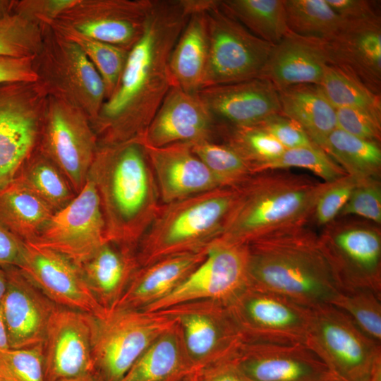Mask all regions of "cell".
I'll return each instance as SVG.
<instances>
[{
  "instance_id": "6da1fadb",
  "label": "cell",
  "mask_w": 381,
  "mask_h": 381,
  "mask_svg": "<svg viewBox=\"0 0 381 381\" xmlns=\"http://www.w3.org/2000/svg\"><path fill=\"white\" fill-rule=\"evenodd\" d=\"M202 0H152L144 32L128 51L119 83L92 126L99 144L143 137L170 88L171 52Z\"/></svg>"
},
{
  "instance_id": "7a4b0ae2",
  "label": "cell",
  "mask_w": 381,
  "mask_h": 381,
  "mask_svg": "<svg viewBox=\"0 0 381 381\" xmlns=\"http://www.w3.org/2000/svg\"><path fill=\"white\" fill-rule=\"evenodd\" d=\"M88 176L99 195L107 241L136 250L161 205L142 137L99 144Z\"/></svg>"
},
{
  "instance_id": "3957f363",
  "label": "cell",
  "mask_w": 381,
  "mask_h": 381,
  "mask_svg": "<svg viewBox=\"0 0 381 381\" xmlns=\"http://www.w3.org/2000/svg\"><path fill=\"white\" fill-rule=\"evenodd\" d=\"M249 286L315 308L341 291L319 236L304 226L275 231L247 244Z\"/></svg>"
},
{
  "instance_id": "277c9868",
  "label": "cell",
  "mask_w": 381,
  "mask_h": 381,
  "mask_svg": "<svg viewBox=\"0 0 381 381\" xmlns=\"http://www.w3.org/2000/svg\"><path fill=\"white\" fill-rule=\"evenodd\" d=\"M333 183L286 169L256 173L236 186L235 200L214 241L247 245L269 233L304 226L320 196Z\"/></svg>"
},
{
  "instance_id": "5b68a950",
  "label": "cell",
  "mask_w": 381,
  "mask_h": 381,
  "mask_svg": "<svg viewBox=\"0 0 381 381\" xmlns=\"http://www.w3.org/2000/svg\"><path fill=\"white\" fill-rule=\"evenodd\" d=\"M236 195V187H219L162 203L137 246L140 266L207 248L220 235Z\"/></svg>"
},
{
  "instance_id": "8992f818",
  "label": "cell",
  "mask_w": 381,
  "mask_h": 381,
  "mask_svg": "<svg viewBox=\"0 0 381 381\" xmlns=\"http://www.w3.org/2000/svg\"><path fill=\"white\" fill-rule=\"evenodd\" d=\"M42 42L33 57L36 83L47 97L78 109L95 121L105 100L99 73L82 49L48 24H41Z\"/></svg>"
},
{
  "instance_id": "52a82bcc",
  "label": "cell",
  "mask_w": 381,
  "mask_h": 381,
  "mask_svg": "<svg viewBox=\"0 0 381 381\" xmlns=\"http://www.w3.org/2000/svg\"><path fill=\"white\" fill-rule=\"evenodd\" d=\"M175 321L163 311L116 307L91 315L95 373L103 381H119L143 352Z\"/></svg>"
},
{
  "instance_id": "ba28073f",
  "label": "cell",
  "mask_w": 381,
  "mask_h": 381,
  "mask_svg": "<svg viewBox=\"0 0 381 381\" xmlns=\"http://www.w3.org/2000/svg\"><path fill=\"white\" fill-rule=\"evenodd\" d=\"M305 345L339 381H369L381 364V344L331 304L312 308Z\"/></svg>"
},
{
  "instance_id": "9c48e42d",
  "label": "cell",
  "mask_w": 381,
  "mask_h": 381,
  "mask_svg": "<svg viewBox=\"0 0 381 381\" xmlns=\"http://www.w3.org/2000/svg\"><path fill=\"white\" fill-rule=\"evenodd\" d=\"M366 219L337 217L319 236L341 291L369 289L381 295V231Z\"/></svg>"
},
{
  "instance_id": "30bf717a",
  "label": "cell",
  "mask_w": 381,
  "mask_h": 381,
  "mask_svg": "<svg viewBox=\"0 0 381 381\" xmlns=\"http://www.w3.org/2000/svg\"><path fill=\"white\" fill-rule=\"evenodd\" d=\"M205 15L209 49L202 89L258 78L274 45L250 32L219 0Z\"/></svg>"
},
{
  "instance_id": "8fae6325",
  "label": "cell",
  "mask_w": 381,
  "mask_h": 381,
  "mask_svg": "<svg viewBox=\"0 0 381 381\" xmlns=\"http://www.w3.org/2000/svg\"><path fill=\"white\" fill-rule=\"evenodd\" d=\"M99 142L86 115L47 97L38 149L63 173L75 194L85 185Z\"/></svg>"
},
{
  "instance_id": "7c38bea8",
  "label": "cell",
  "mask_w": 381,
  "mask_h": 381,
  "mask_svg": "<svg viewBox=\"0 0 381 381\" xmlns=\"http://www.w3.org/2000/svg\"><path fill=\"white\" fill-rule=\"evenodd\" d=\"M159 311L175 321L195 373L233 359L246 342L227 306L219 302L190 301Z\"/></svg>"
},
{
  "instance_id": "4fadbf2b",
  "label": "cell",
  "mask_w": 381,
  "mask_h": 381,
  "mask_svg": "<svg viewBox=\"0 0 381 381\" xmlns=\"http://www.w3.org/2000/svg\"><path fill=\"white\" fill-rule=\"evenodd\" d=\"M47 97L36 82L0 84V190L37 146Z\"/></svg>"
},
{
  "instance_id": "5bb4252c",
  "label": "cell",
  "mask_w": 381,
  "mask_h": 381,
  "mask_svg": "<svg viewBox=\"0 0 381 381\" xmlns=\"http://www.w3.org/2000/svg\"><path fill=\"white\" fill-rule=\"evenodd\" d=\"M227 308L246 341L305 344L311 308L250 286Z\"/></svg>"
},
{
  "instance_id": "9a60e30c",
  "label": "cell",
  "mask_w": 381,
  "mask_h": 381,
  "mask_svg": "<svg viewBox=\"0 0 381 381\" xmlns=\"http://www.w3.org/2000/svg\"><path fill=\"white\" fill-rule=\"evenodd\" d=\"M247 245L213 241L202 262L171 294L143 309L159 311L181 303L214 301L228 306L248 286Z\"/></svg>"
},
{
  "instance_id": "2e32d148",
  "label": "cell",
  "mask_w": 381,
  "mask_h": 381,
  "mask_svg": "<svg viewBox=\"0 0 381 381\" xmlns=\"http://www.w3.org/2000/svg\"><path fill=\"white\" fill-rule=\"evenodd\" d=\"M107 241L100 200L88 176L83 189L64 207L54 212L39 236L30 241L78 264Z\"/></svg>"
},
{
  "instance_id": "e0dca14e",
  "label": "cell",
  "mask_w": 381,
  "mask_h": 381,
  "mask_svg": "<svg viewBox=\"0 0 381 381\" xmlns=\"http://www.w3.org/2000/svg\"><path fill=\"white\" fill-rule=\"evenodd\" d=\"M152 4V0H77L56 20L129 51L144 32Z\"/></svg>"
},
{
  "instance_id": "ac0fdd59",
  "label": "cell",
  "mask_w": 381,
  "mask_h": 381,
  "mask_svg": "<svg viewBox=\"0 0 381 381\" xmlns=\"http://www.w3.org/2000/svg\"><path fill=\"white\" fill-rule=\"evenodd\" d=\"M47 381H61L94 373L91 315L56 306L43 342Z\"/></svg>"
},
{
  "instance_id": "d6986e66",
  "label": "cell",
  "mask_w": 381,
  "mask_h": 381,
  "mask_svg": "<svg viewBox=\"0 0 381 381\" xmlns=\"http://www.w3.org/2000/svg\"><path fill=\"white\" fill-rule=\"evenodd\" d=\"M23 274L59 306L101 316L107 310L95 300L78 267L62 254L25 242Z\"/></svg>"
},
{
  "instance_id": "ffe728a7",
  "label": "cell",
  "mask_w": 381,
  "mask_h": 381,
  "mask_svg": "<svg viewBox=\"0 0 381 381\" xmlns=\"http://www.w3.org/2000/svg\"><path fill=\"white\" fill-rule=\"evenodd\" d=\"M233 359L253 381L337 380L305 344L246 341Z\"/></svg>"
},
{
  "instance_id": "44dd1931",
  "label": "cell",
  "mask_w": 381,
  "mask_h": 381,
  "mask_svg": "<svg viewBox=\"0 0 381 381\" xmlns=\"http://www.w3.org/2000/svg\"><path fill=\"white\" fill-rule=\"evenodd\" d=\"M218 122L198 92L172 86L155 113L142 140L148 145H190L213 140Z\"/></svg>"
},
{
  "instance_id": "7402d4cb",
  "label": "cell",
  "mask_w": 381,
  "mask_h": 381,
  "mask_svg": "<svg viewBox=\"0 0 381 381\" xmlns=\"http://www.w3.org/2000/svg\"><path fill=\"white\" fill-rule=\"evenodd\" d=\"M3 267L6 273L7 288L1 305L10 348L24 349L43 344L56 305L18 267Z\"/></svg>"
},
{
  "instance_id": "603a6c76",
  "label": "cell",
  "mask_w": 381,
  "mask_h": 381,
  "mask_svg": "<svg viewBox=\"0 0 381 381\" xmlns=\"http://www.w3.org/2000/svg\"><path fill=\"white\" fill-rule=\"evenodd\" d=\"M329 64L381 92L380 18L344 20L337 33L326 40Z\"/></svg>"
},
{
  "instance_id": "cb8c5ba5",
  "label": "cell",
  "mask_w": 381,
  "mask_h": 381,
  "mask_svg": "<svg viewBox=\"0 0 381 381\" xmlns=\"http://www.w3.org/2000/svg\"><path fill=\"white\" fill-rule=\"evenodd\" d=\"M198 93L216 120L230 126H257L280 113L277 88L260 78L207 87Z\"/></svg>"
},
{
  "instance_id": "d4e9b609",
  "label": "cell",
  "mask_w": 381,
  "mask_h": 381,
  "mask_svg": "<svg viewBox=\"0 0 381 381\" xmlns=\"http://www.w3.org/2000/svg\"><path fill=\"white\" fill-rule=\"evenodd\" d=\"M160 200L168 203L219 188L189 143L153 147L144 143Z\"/></svg>"
},
{
  "instance_id": "484cf974",
  "label": "cell",
  "mask_w": 381,
  "mask_h": 381,
  "mask_svg": "<svg viewBox=\"0 0 381 381\" xmlns=\"http://www.w3.org/2000/svg\"><path fill=\"white\" fill-rule=\"evenodd\" d=\"M329 64L326 40L308 37L290 30L274 45L258 78L277 90L303 85H319Z\"/></svg>"
},
{
  "instance_id": "4316f807",
  "label": "cell",
  "mask_w": 381,
  "mask_h": 381,
  "mask_svg": "<svg viewBox=\"0 0 381 381\" xmlns=\"http://www.w3.org/2000/svg\"><path fill=\"white\" fill-rule=\"evenodd\" d=\"M76 265L94 298L105 310L116 306L140 267L135 249L110 241Z\"/></svg>"
},
{
  "instance_id": "83f0119b",
  "label": "cell",
  "mask_w": 381,
  "mask_h": 381,
  "mask_svg": "<svg viewBox=\"0 0 381 381\" xmlns=\"http://www.w3.org/2000/svg\"><path fill=\"white\" fill-rule=\"evenodd\" d=\"M207 250L208 246L140 266L116 307L143 310L165 298L202 262Z\"/></svg>"
},
{
  "instance_id": "f1b7e54d",
  "label": "cell",
  "mask_w": 381,
  "mask_h": 381,
  "mask_svg": "<svg viewBox=\"0 0 381 381\" xmlns=\"http://www.w3.org/2000/svg\"><path fill=\"white\" fill-rule=\"evenodd\" d=\"M212 1L190 15L169 56L174 86L188 92L202 89L209 49L205 11Z\"/></svg>"
},
{
  "instance_id": "f546056e",
  "label": "cell",
  "mask_w": 381,
  "mask_h": 381,
  "mask_svg": "<svg viewBox=\"0 0 381 381\" xmlns=\"http://www.w3.org/2000/svg\"><path fill=\"white\" fill-rule=\"evenodd\" d=\"M277 91L280 113L296 122L322 150L327 137L337 128V121L335 108L319 85H297Z\"/></svg>"
},
{
  "instance_id": "4dcf8cb0",
  "label": "cell",
  "mask_w": 381,
  "mask_h": 381,
  "mask_svg": "<svg viewBox=\"0 0 381 381\" xmlns=\"http://www.w3.org/2000/svg\"><path fill=\"white\" fill-rule=\"evenodd\" d=\"M194 373L175 323L143 352L119 381H183Z\"/></svg>"
},
{
  "instance_id": "1f68e13d",
  "label": "cell",
  "mask_w": 381,
  "mask_h": 381,
  "mask_svg": "<svg viewBox=\"0 0 381 381\" xmlns=\"http://www.w3.org/2000/svg\"><path fill=\"white\" fill-rule=\"evenodd\" d=\"M53 214L45 202L16 179L0 190V224L24 242L33 241Z\"/></svg>"
},
{
  "instance_id": "d6a6232c",
  "label": "cell",
  "mask_w": 381,
  "mask_h": 381,
  "mask_svg": "<svg viewBox=\"0 0 381 381\" xmlns=\"http://www.w3.org/2000/svg\"><path fill=\"white\" fill-rule=\"evenodd\" d=\"M322 150L347 175L358 181L380 179L381 149L379 143L362 139L335 128L327 137Z\"/></svg>"
},
{
  "instance_id": "836d02e7",
  "label": "cell",
  "mask_w": 381,
  "mask_h": 381,
  "mask_svg": "<svg viewBox=\"0 0 381 381\" xmlns=\"http://www.w3.org/2000/svg\"><path fill=\"white\" fill-rule=\"evenodd\" d=\"M14 179L40 198L54 212L66 206L76 195L63 173L37 146Z\"/></svg>"
},
{
  "instance_id": "e575fe53",
  "label": "cell",
  "mask_w": 381,
  "mask_h": 381,
  "mask_svg": "<svg viewBox=\"0 0 381 381\" xmlns=\"http://www.w3.org/2000/svg\"><path fill=\"white\" fill-rule=\"evenodd\" d=\"M219 4L253 35L273 45L289 31L284 0H219Z\"/></svg>"
},
{
  "instance_id": "d590c367",
  "label": "cell",
  "mask_w": 381,
  "mask_h": 381,
  "mask_svg": "<svg viewBox=\"0 0 381 381\" xmlns=\"http://www.w3.org/2000/svg\"><path fill=\"white\" fill-rule=\"evenodd\" d=\"M47 24L82 49L102 79L105 99L109 98L119 83L128 51L87 37L56 19Z\"/></svg>"
},
{
  "instance_id": "8d00e7d4",
  "label": "cell",
  "mask_w": 381,
  "mask_h": 381,
  "mask_svg": "<svg viewBox=\"0 0 381 381\" xmlns=\"http://www.w3.org/2000/svg\"><path fill=\"white\" fill-rule=\"evenodd\" d=\"M289 30L298 35L327 40L344 20L326 0H284Z\"/></svg>"
},
{
  "instance_id": "74e56055",
  "label": "cell",
  "mask_w": 381,
  "mask_h": 381,
  "mask_svg": "<svg viewBox=\"0 0 381 381\" xmlns=\"http://www.w3.org/2000/svg\"><path fill=\"white\" fill-rule=\"evenodd\" d=\"M334 108L351 107L381 118V97L339 68L328 64L318 85Z\"/></svg>"
},
{
  "instance_id": "f35d334b",
  "label": "cell",
  "mask_w": 381,
  "mask_h": 381,
  "mask_svg": "<svg viewBox=\"0 0 381 381\" xmlns=\"http://www.w3.org/2000/svg\"><path fill=\"white\" fill-rule=\"evenodd\" d=\"M217 133L222 137V143L233 148L251 165L255 174L285 150L271 135L258 126H234L218 122Z\"/></svg>"
},
{
  "instance_id": "ab89813d",
  "label": "cell",
  "mask_w": 381,
  "mask_h": 381,
  "mask_svg": "<svg viewBox=\"0 0 381 381\" xmlns=\"http://www.w3.org/2000/svg\"><path fill=\"white\" fill-rule=\"evenodd\" d=\"M220 187H236L255 174L251 165L228 145L204 140L191 145Z\"/></svg>"
},
{
  "instance_id": "60d3db41",
  "label": "cell",
  "mask_w": 381,
  "mask_h": 381,
  "mask_svg": "<svg viewBox=\"0 0 381 381\" xmlns=\"http://www.w3.org/2000/svg\"><path fill=\"white\" fill-rule=\"evenodd\" d=\"M331 305L345 313L368 337L381 344V295L369 289L340 291Z\"/></svg>"
},
{
  "instance_id": "b9f144b4",
  "label": "cell",
  "mask_w": 381,
  "mask_h": 381,
  "mask_svg": "<svg viewBox=\"0 0 381 381\" xmlns=\"http://www.w3.org/2000/svg\"><path fill=\"white\" fill-rule=\"evenodd\" d=\"M42 42L39 23L16 13L0 20V56L35 57Z\"/></svg>"
},
{
  "instance_id": "7bdbcfd3",
  "label": "cell",
  "mask_w": 381,
  "mask_h": 381,
  "mask_svg": "<svg viewBox=\"0 0 381 381\" xmlns=\"http://www.w3.org/2000/svg\"><path fill=\"white\" fill-rule=\"evenodd\" d=\"M293 167L307 169L326 183L335 182L347 175L335 161L317 145L285 150L278 158L264 165L260 172Z\"/></svg>"
},
{
  "instance_id": "ee69618b",
  "label": "cell",
  "mask_w": 381,
  "mask_h": 381,
  "mask_svg": "<svg viewBox=\"0 0 381 381\" xmlns=\"http://www.w3.org/2000/svg\"><path fill=\"white\" fill-rule=\"evenodd\" d=\"M0 377L4 381H47L43 344L24 349H0Z\"/></svg>"
},
{
  "instance_id": "f6af8a7d",
  "label": "cell",
  "mask_w": 381,
  "mask_h": 381,
  "mask_svg": "<svg viewBox=\"0 0 381 381\" xmlns=\"http://www.w3.org/2000/svg\"><path fill=\"white\" fill-rule=\"evenodd\" d=\"M349 216H358L380 225L381 185L379 179L358 181L349 200L337 217Z\"/></svg>"
},
{
  "instance_id": "bcb514c9",
  "label": "cell",
  "mask_w": 381,
  "mask_h": 381,
  "mask_svg": "<svg viewBox=\"0 0 381 381\" xmlns=\"http://www.w3.org/2000/svg\"><path fill=\"white\" fill-rule=\"evenodd\" d=\"M358 180L346 175L334 182L318 198L313 216L317 224L325 226L335 219L349 200Z\"/></svg>"
},
{
  "instance_id": "7dc6e473",
  "label": "cell",
  "mask_w": 381,
  "mask_h": 381,
  "mask_svg": "<svg viewBox=\"0 0 381 381\" xmlns=\"http://www.w3.org/2000/svg\"><path fill=\"white\" fill-rule=\"evenodd\" d=\"M337 128L356 137L380 143L381 118L355 108H335Z\"/></svg>"
},
{
  "instance_id": "c3c4849f",
  "label": "cell",
  "mask_w": 381,
  "mask_h": 381,
  "mask_svg": "<svg viewBox=\"0 0 381 381\" xmlns=\"http://www.w3.org/2000/svg\"><path fill=\"white\" fill-rule=\"evenodd\" d=\"M257 126L271 135L285 150L315 145L296 122L282 113L269 116Z\"/></svg>"
},
{
  "instance_id": "681fc988",
  "label": "cell",
  "mask_w": 381,
  "mask_h": 381,
  "mask_svg": "<svg viewBox=\"0 0 381 381\" xmlns=\"http://www.w3.org/2000/svg\"><path fill=\"white\" fill-rule=\"evenodd\" d=\"M77 0H16L13 13L40 25L47 24L72 6Z\"/></svg>"
},
{
  "instance_id": "f907efd6",
  "label": "cell",
  "mask_w": 381,
  "mask_h": 381,
  "mask_svg": "<svg viewBox=\"0 0 381 381\" xmlns=\"http://www.w3.org/2000/svg\"><path fill=\"white\" fill-rule=\"evenodd\" d=\"M344 20H361L380 18L377 3L368 0H326Z\"/></svg>"
},
{
  "instance_id": "816d5d0a",
  "label": "cell",
  "mask_w": 381,
  "mask_h": 381,
  "mask_svg": "<svg viewBox=\"0 0 381 381\" xmlns=\"http://www.w3.org/2000/svg\"><path fill=\"white\" fill-rule=\"evenodd\" d=\"M33 57L0 56V84L35 82Z\"/></svg>"
},
{
  "instance_id": "f5cc1de1",
  "label": "cell",
  "mask_w": 381,
  "mask_h": 381,
  "mask_svg": "<svg viewBox=\"0 0 381 381\" xmlns=\"http://www.w3.org/2000/svg\"><path fill=\"white\" fill-rule=\"evenodd\" d=\"M25 242L0 224V265L20 267L25 253Z\"/></svg>"
},
{
  "instance_id": "db71d44e",
  "label": "cell",
  "mask_w": 381,
  "mask_h": 381,
  "mask_svg": "<svg viewBox=\"0 0 381 381\" xmlns=\"http://www.w3.org/2000/svg\"><path fill=\"white\" fill-rule=\"evenodd\" d=\"M198 373L202 381H253L234 359L217 363Z\"/></svg>"
},
{
  "instance_id": "11a10c76",
  "label": "cell",
  "mask_w": 381,
  "mask_h": 381,
  "mask_svg": "<svg viewBox=\"0 0 381 381\" xmlns=\"http://www.w3.org/2000/svg\"><path fill=\"white\" fill-rule=\"evenodd\" d=\"M7 329L0 303V349H9Z\"/></svg>"
},
{
  "instance_id": "9f6ffc18",
  "label": "cell",
  "mask_w": 381,
  "mask_h": 381,
  "mask_svg": "<svg viewBox=\"0 0 381 381\" xmlns=\"http://www.w3.org/2000/svg\"><path fill=\"white\" fill-rule=\"evenodd\" d=\"M16 0H0V20L13 13Z\"/></svg>"
},
{
  "instance_id": "6f0895ef",
  "label": "cell",
  "mask_w": 381,
  "mask_h": 381,
  "mask_svg": "<svg viewBox=\"0 0 381 381\" xmlns=\"http://www.w3.org/2000/svg\"><path fill=\"white\" fill-rule=\"evenodd\" d=\"M6 288H7L6 273L3 266L0 265V303L6 293Z\"/></svg>"
},
{
  "instance_id": "680465c9",
  "label": "cell",
  "mask_w": 381,
  "mask_h": 381,
  "mask_svg": "<svg viewBox=\"0 0 381 381\" xmlns=\"http://www.w3.org/2000/svg\"><path fill=\"white\" fill-rule=\"evenodd\" d=\"M61 381H103L95 372L77 377Z\"/></svg>"
},
{
  "instance_id": "91938a15",
  "label": "cell",
  "mask_w": 381,
  "mask_h": 381,
  "mask_svg": "<svg viewBox=\"0 0 381 381\" xmlns=\"http://www.w3.org/2000/svg\"><path fill=\"white\" fill-rule=\"evenodd\" d=\"M369 381H381V364L377 365Z\"/></svg>"
},
{
  "instance_id": "94428289",
  "label": "cell",
  "mask_w": 381,
  "mask_h": 381,
  "mask_svg": "<svg viewBox=\"0 0 381 381\" xmlns=\"http://www.w3.org/2000/svg\"><path fill=\"white\" fill-rule=\"evenodd\" d=\"M192 381H202L198 373H195L192 375Z\"/></svg>"
},
{
  "instance_id": "6125c7cd",
  "label": "cell",
  "mask_w": 381,
  "mask_h": 381,
  "mask_svg": "<svg viewBox=\"0 0 381 381\" xmlns=\"http://www.w3.org/2000/svg\"><path fill=\"white\" fill-rule=\"evenodd\" d=\"M192 375L185 379L183 381H192Z\"/></svg>"
},
{
  "instance_id": "be15d7a7",
  "label": "cell",
  "mask_w": 381,
  "mask_h": 381,
  "mask_svg": "<svg viewBox=\"0 0 381 381\" xmlns=\"http://www.w3.org/2000/svg\"><path fill=\"white\" fill-rule=\"evenodd\" d=\"M332 381H339V380H332Z\"/></svg>"
},
{
  "instance_id": "e7e4bbea",
  "label": "cell",
  "mask_w": 381,
  "mask_h": 381,
  "mask_svg": "<svg viewBox=\"0 0 381 381\" xmlns=\"http://www.w3.org/2000/svg\"><path fill=\"white\" fill-rule=\"evenodd\" d=\"M0 380H3L0 377ZM3 381H4V380H3Z\"/></svg>"
},
{
  "instance_id": "03108f58",
  "label": "cell",
  "mask_w": 381,
  "mask_h": 381,
  "mask_svg": "<svg viewBox=\"0 0 381 381\" xmlns=\"http://www.w3.org/2000/svg\"><path fill=\"white\" fill-rule=\"evenodd\" d=\"M0 381H3V380H0Z\"/></svg>"
}]
</instances>
